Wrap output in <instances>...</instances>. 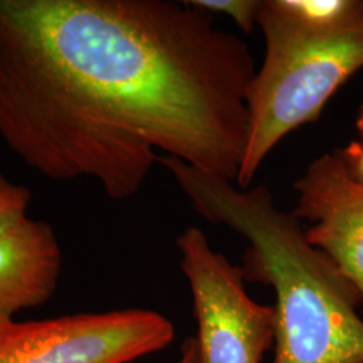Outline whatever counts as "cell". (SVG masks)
<instances>
[{"instance_id": "cell-1", "label": "cell", "mask_w": 363, "mask_h": 363, "mask_svg": "<svg viewBox=\"0 0 363 363\" xmlns=\"http://www.w3.org/2000/svg\"><path fill=\"white\" fill-rule=\"evenodd\" d=\"M256 74L244 40L169 0H0V138L52 181L136 194L156 151L237 179Z\"/></svg>"}, {"instance_id": "cell-2", "label": "cell", "mask_w": 363, "mask_h": 363, "mask_svg": "<svg viewBox=\"0 0 363 363\" xmlns=\"http://www.w3.org/2000/svg\"><path fill=\"white\" fill-rule=\"evenodd\" d=\"M159 163L198 214L247 240L245 279L272 286L276 296L273 363L363 361V319L357 312L362 298L308 242L300 220L274 205L265 186L235 187L171 156Z\"/></svg>"}, {"instance_id": "cell-3", "label": "cell", "mask_w": 363, "mask_h": 363, "mask_svg": "<svg viewBox=\"0 0 363 363\" xmlns=\"http://www.w3.org/2000/svg\"><path fill=\"white\" fill-rule=\"evenodd\" d=\"M264 62L247 91L249 136L237 184L247 189L264 159L292 130L316 121L330 97L363 67V15L349 25L304 23L281 0H261Z\"/></svg>"}, {"instance_id": "cell-4", "label": "cell", "mask_w": 363, "mask_h": 363, "mask_svg": "<svg viewBox=\"0 0 363 363\" xmlns=\"http://www.w3.org/2000/svg\"><path fill=\"white\" fill-rule=\"evenodd\" d=\"M191 291L198 363H261L274 345L276 311L249 296L245 273L208 244L199 228L177 238Z\"/></svg>"}, {"instance_id": "cell-5", "label": "cell", "mask_w": 363, "mask_h": 363, "mask_svg": "<svg viewBox=\"0 0 363 363\" xmlns=\"http://www.w3.org/2000/svg\"><path fill=\"white\" fill-rule=\"evenodd\" d=\"M174 339L171 320L144 308L28 322L0 318V363H128Z\"/></svg>"}, {"instance_id": "cell-6", "label": "cell", "mask_w": 363, "mask_h": 363, "mask_svg": "<svg viewBox=\"0 0 363 363\" xmlns=\"http://www.w3.org/2000/svg\"><path fill=\"white\" fill-rule=\"evenodd\" d=\"M292 216L311 222L306 237L323 252L363 300V184L354 181L337 151L315 159L294 183Z\"/></svg>"}, {"instance_id": "cell-7", "label": "cell", "mask_w": 363, "mask_h": 363, "mask_svg": "<svg viewBox=\"0 0 363 363\" xmlns=\"http://www.w3.org/2000/svg\"><path fill=\"white\" fill-rule=\"evenodd\" d=\"M61 269L62 252L50 223L26 217L0 233V318L48 303Z\"/></svg>"}, {"instance_id": "cell-8", "label": "cell", "mask_w": 363, "mask_h": 363, "mask_svg": "<svg viewBox=\"0 0 363 363\" xmlns=\"http://www.w3.org/2000/svg\"><path fill=\"white\" fill-rule=\"evenodd\" d=\"M31 193L26 186L9 181L0 174V233L27 217Z\"/></svg>"}, {"instance_id": "cell-9", "label": "cell", "mask_w": 363, "mask_h": 363, "mask_svg": "<svg viewBox=\"0 0 363 363\" xmlns=\"http://www.w3.org/2000/svg\"><path fill=\"white\" fill-rule=\"evenodd\" d=\"M190 4L211 13L228 15L245 33H250L257 23L261 0H190Z\"/></svg>"}, {"instance_id": "cell-10", "label": "cell", "mask_w": 363, "mask_h": 363, "mask_svg": "<svg viewBox=\"0 0 363 363\" xmlns=\"http://www.w3.org/2000/svg\"><path fill=\"white\" fill-rule=\"evenodd\" d=\"M351 178L363 184V140H354L337 151Z\"/></svg>"}, {"instance_id": "cell-11", "label": "cell", "mask_w": 363, "mask_h": 363, "mask_svg": "<svg viewBox=\"0 0 363 363\" xmlns=\"http://www.w3.org/2000/svg\"><path fill=\"white\" fill-rule=\"evenodd\" d=\"M174 363H198L195 337H187L182 345L181 355Z\"/></svg>"}, {"instance_id": "cell-12", "label": "cell", "mask_w": 363, "mask_h": 363, "mask_svg": "<svg viewBox=\"0 0 363 363\" xmlns=\"http://www.w3.org/2000/svg\"><path fill=\"white\" fill-rule=\"evenodd\" d=\"M357 130L361 135V140H363V104L361 106V112H359V116L357 118Z\"/></svg>"}, {"instance_id": "cell-13", "label": "cell", "mask_w": 363, "mask_h": 363, "mask_svg": "<svg viewBox=\"0 0 363 363\" xmlns=\"http://www.w3.org/2000/svg\"><path fill=\"white\" fill-rule=\"evenodd\" d=\"M357 363H363V361H359V362H357Z\"/></svg>"}]
</instances>
